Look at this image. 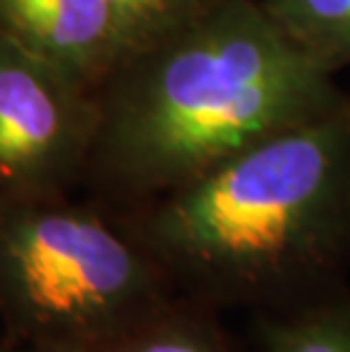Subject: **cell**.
<instances>
[{
    "label": "cell",
    "instance_id": "1",
    "mask_svg": "<svg viewBox=\"0 0 350 352\" xmlns=\"http://www.w3.org/2000/svg\"><path fill=\"white\" fill-rule=\"evenodd\" d=\"M128 71L102 121L111 173L175 191L250 146L350 102L337 71L282 30L259 0H223Z\"/></svg>",
    "mask_w": 350,
    "mask_h": 352
},
{
    "label": "cell",
    "instance_id": "2",
    "mask_svg": "<svg viewBox=\"0 0 350 352\" xmlns=\"http://www.w3.org/2000/svg\"><path fill=\"white\" fill-rule=\"evenodd\" d=\"M148 252L228 302H278L350 252V102L171 191Z\"/></svg>",
    "mask_w": 350,
    "mask_h": 352
},
{
    "label": "cell",
    "instance_id": "3",
    "mask_svg": "<svg viewBox=\"0 0 350 352\" xmlns=\"http://www.w3.org/2000/svg\"><path fill=\"white\" fill-rule=\"evenodd\" d=\"M162 307L155 257L98 214H0V314L19 343L100 350Z\"/></svg>",
    "mask_w": 350,
    "mask_h": 352
},
{
    "label": "cell",
    "instance_id": "4",
    "mask_svg": "<svg viewBox=\"0 0 350 352\" xmlns=\"http://www.w3.org/2000/svg\"><path fill=\"white\" fill-rule=\"evenodd\" d=\"M71 82L17 43L0 50V175L34 173L66 151L80 130Z\"/></svg>",
    "mask_w": 350,
    "mask_h": 352
},
{
    "label": "cell",
    "instance_id": "5",
    "mask_svg": "<svg viewBox=\"0 0 350 352\" xmlns=\"http://www.w3.org/2000/svg\"><path fill=\"white\" fill-rule=\"evenodd\" d=\"M0 25L17 46L73 82L121 64L107 0H0Z\"/></svg>",
    "mask_w": 350,
    "mask_h": 352
},
{
    "label": "cell",
    "instance_id": "6",
    "mask_svg": "<svg viewBox=\"0 0 350 352\" xmlns=\"http://www.w3.org/2000/svg\"><path fill=\"white\" fill-rule=\"evenodd\" d=\"M292 39L332 71L350 64V0H259Z\"/></svg>",
    "mask_w": 350,
    "mask_h": 352
},
{
    "label": "cell",
    "instance_id": "7",
    "mask_svg": "<svg viewBox=\"0 0 350 352\" xmlns=\"http://www.w3.org/2000/svg\"><path fill=\"white\" fill-rule=\"evenodd\" d=\"M221 3L223 0H107L121 64L180 34Z\"/></svg>",
    "mask_w": 350,
    "mask_h": 352
},
{
    "label": "cell",
    "instance_id": "8",
    "mask_svg": "<svg viewBox=\"0 0 350 352\" xmlns=\"http://www.w3.org/2000/svg\"><path fill=\"white\" fill-rule=\"evenodd\" d=\"M262 352H350V298H330L266 318Z\"/></svg>",
    "mask_w": 350,
    "mask_h": 352
},
{
    "label": "cell",
    "instance_id": "9",
    "mask_svg": "<svg viewBox=\"0 0 350 352\" xmlns=\"http://www.w3.org/2000/svg\"><path fill=\"white\" fill-rule=\"evenodd\" d=\"M98 352H232V348L212 320L164 305Z\"/></svg>",
    "mask_w": 350,
    "mask_h": 352
},
{
    "label": "cell",
    "instance_id": "10",
    "mask_svg": "<svg viewBox=\"0 0 350 352\" xmlns=\"http://www.w3.org/2000/svg\"><path fill=\"white\" fill-rule=\"evenodd\" d=\"M0 352H98L78 343H14Z\"/></svg>",
    "mask_w": 350,
    "mask_h": 352
}]
</instances>
